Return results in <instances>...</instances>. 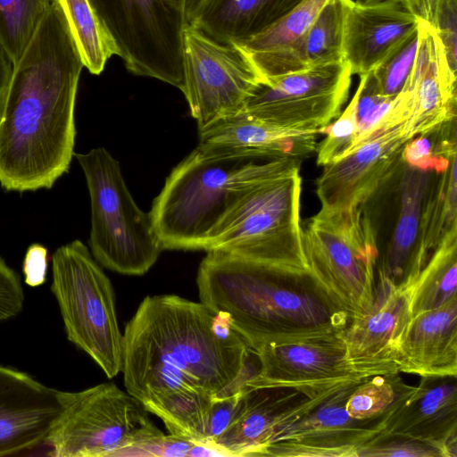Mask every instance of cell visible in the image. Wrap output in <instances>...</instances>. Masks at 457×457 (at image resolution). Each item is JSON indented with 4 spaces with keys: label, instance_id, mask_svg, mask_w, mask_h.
<instances>
[{
    "label": "cell",
    "instance_id": "1",
    "mask_svg": "<svg viewBox=\"0 0 457 457\" xmlns=\"http://www.w3.org/2000/svg\"><path fill=\"white\" fill-rule=\"evenodd\" d=\"M253 350L227 315L176 295L145 297L123 333L126 391L169 434L202 445L217 399L257 372Z\"/></svg>",
    "mask_w": 457,
    "mask_h": 457
},
{
    "label": "cell",
    "instance_id": "2",
    "mask_svg": "<svg viewBox=\"0 0 457 457\" xmlns=\"http://www.w3.org/2000/svg\"><path fill=\"white\" fill-rule=\"evenodd\" d=\"M82 58L54 1L18 62L0 102V185L49 189L74 155Z\"/></svg>",
    "mask_w": 457,
    "mask_h": 457
},
{
    "label": "cell",
    "instance_id": "3",
    "mask_svg": "<svg viewBox=\"0 0 457 457\" xmlns=\"http://www.w3.org/2000/svg\"><path fill=\"white\" fill-rule=\"evenodd\" d=\"M206 253L196 276L200 302L227 315L253 351L339 334L349 323L307 266Z\"/></svg>",
    "mask_w": 457,
    "mask_h": 457
},
{
    "label": "cell",
    "instance_id": "4",
    "mask_svg": "<svg viewBox=\"0 0 457 457\" xmlns=\"http://www.w3.org/2000/svg\"><path fill=\"white\" fill-rule=\"evenodd\" d=\"M291 160L197 145L166 178L149 212L162 250H204L211 232L236 204Z\"/></svg>",
    "mask_w": 457,
    "mask_h": 457
},
{
    "label": "cell",
    "instance_id": "5",
    "mask_svg": "<svg viewBox=\"0 0 457 457\" xmlns=\"http://www.w3.org/2000/svg\"><path fill=\"white\" fill-rule=\"evenodd\" d=\"M60 411L46 438L52 457L147 456L164 434L142 404L112 382L57 390Z\"/></svg>",
    "mask_w": 457,
    "mask_h": 457
},
{
    "label": "cell",
    "instance_id": "6",
    "mask_svg": "<svg viewBox=\"0 0 457 457\" xmlns=\"http://www.w3.org/2000/svg\"><path fill=\"white\" fill-rule=\"evenodd\" d=\"M300 160L267 178L221 219L204 250L307 266L302 241Z\"/></svg>",
    "mask_w": 457,
    "mask_h": 457
},
{
    "label": "cell",
    "instance_id": "7",
    "mask_svg": "<svg viewBox=\"0 0 457 457\" xmlns=\"http://www.w3.org/2000/svg\"><path fill=\"white\" fill-rule=\"evenodd\" d=\"M363 207H322L302 225L307 265L334 303L351 320L371 306L379 250Z\"/></svg>",
    "mask_w": 457,
    "mask_h": 457
},
{
    "label": "cell",
    "instance_id": "8",
    "mask_svg": "<svg viewBox=\"0 0 457 457\" xmlns=\"http://www.w3.org/2000/svg\"><path fill=\"white\" fill-rule=\"evenodd\" d=\"M87 182L91 206L90 252L103 267L141 276L162 251L149 212L136 204L120 165L109 151L96 147L74 154Z\"/></svg>",
    "mask_w": 457,
    "mask_h": 457
},
{
    "label": "cell",
    "instance_id": "9",
    "mask_svg": "<svg viewBox=\"0 0 457 457\" xmlns=\"http://www.w3.org/2000/svg\"><path fill=\"white\" fill-rule=\"evenodd\" d=\"M51 292L67 339L113 378L121 371L123 334L112 285L80 240L58 247L52 256Z\"/></svg>",
    "mask_w": 457,
    "mask_h": 457
},
{
    "label": "cell",
    "instance_id": "10",
    "mask_svg": "<svg viewBox=\"0 0 457 457\" xmlns=\"http://www.w3.org/2000/svg\"><path fill=\"white\" fill-rule=\"evenodd\" d=\"M134 75L184 87L185 0H88Z\"/></svg>",
    "mask_w": 457,
    "mask_h": 457
},
{
    "label": "cell",
    "instance_id": "11",
    "mask_svg": "<svg viewBox=\"0 0 457 457\" xmlns=\"http://www.w3.org/2000/svg\"><path fill=\"white\" fill-rule=\"evenodd\" d=\"M184 94L198 130L241 112L262 80L234 43H221L193 26L184 31Z\"/></svg>",
    "mask_w": 457,
    "mask_h": 457
},
{
    "label": "cell",
    "instance_id": "12",
    "mask_svg": "<svg viewBox=\"0 0 457 457\" xmlns=\"http://www.w3.org/2000/svg\"><path fill=\"white\" fill-rule=\"evenodd\" d=\"M352 76L343 60L271 78L254 87L242 111L277 125L324 134L342 112Z\"/></svg>",
    "mask_w": 457,
    "mask_h": 457
},
{
    "label": "cell",
    "instance_id": "13",
    "mask_svg": "<svg viewBox=\"0 0 457 457\" xmlns=\"http://www.w3.org/2000/svg\"><path fill=\"white\" fill-rule=\"evenodd\" d=\"M340 333L261 346L254 351L258 370L244 385L289 387L315 398L363 382L370 378L347 360Z\"/></svg>",
    "mask_w": 457,
    "mask_h": 457
},
{
    "label": "cell",
    "instance_id": "14",
    "mask_svg": "<svg viewBox=\"0 0 457 457\" xmlns=\"http://www.w3.org/2000/svg\"><path fill=\"white\" fill-rule=\"evenodd\" d=\"M360 384L335 392L281 430L263 455L361 456L368 445L386 440L382 432L385 412L372 419L358 420L346 411V401Z\"/></svg>",
    "mask_w": 457,
    "mask_h": 457
},
{
    "label": "cell",
    "instance_id": "15",
    "mask_svg": "<svg viewBox=\"0 0 457 457\" xmlns=\"http://www.w3.org/2000/svg\"><path fill=\"white\" fill-rule=\"evenodd\" d=\"M414 284L395 285L378 280L370 309L351 320L340 333L347 360L368 378L398 374L394 355L412 319L411 297Z\"/></svg>",
    "mask_w": 457,
    "mask_h": 457
},
{
    "label": "cell",
    "instance_id": "16",
    "mask_svg": "<svg viewBox=\"0 0 457 457\" xmlns=\"http://www.w3.org/2000/svg\"><path fill=\"white\" fill-rule=\"evenodd\" d=\"M410 140L403 122L360 144L340 160L323 166L316 180L322 207H363L401 165V152Z\"/></svg>",
    "mask_w": 457,
    "mask_h": 457
},
{
    "label": "cell",
    "instance_id": "17",
    "mask_svg": "<svg viewBox=\"0 0 457 457\" xmlns=\"http://www.w3.org/2000/svg\"><path fill=\"white\" fill-rule=\"evenodd\" d=\"M237 412L209 445L223 456H263L278 434L312 411L332 394L311 398L289 387L244 385ZM342 389V388H341Z\"/></svg>",
    "mask_w": 457,
    "mask_h": 457
},
{
    "label": "cell",
    "instance_id": "18",
    "mask_svg": "<svg viewBox=\"0 0 457 457\" xmlns=\"http://www.w3.org/2000/svg\"><path fill=\"white\" fill-rule=\"evenodd\" d=\"M382 432L386 439L425 443L441 457L457 456L456 377L421 378L417 386H405L385 411Z\"/></svg>",
    "mask_w": 457,
    "mask_h": 457
},
{
    "label": "cell",
    "instance_id": "19",
    "mask_svg": "<svg viewBox=\"0 0 457 457\" xmlns=\"http://www.w3.org/2000/svg\"><path fill=\"white\" fill-rule=\"evenodd\" d=\"M420 20L405 0H350L345 16L343 60L353 75L372 71L417 29Z\"/></svg>",
    "mask_w": 457,
    "mask_h": 457
},
{
    "label": "cell",
    "instance_id": "20",
    "mask_svg": "<svg viewBox=\"0 0 457 457\" xmlns=\"http://www.w3.org/2000/svg\"><path fill=\"white\" fill-rule=\"evenodd\" d=\"M59 411L56 389L24 371L0 365V456L45 445Z\"/></svg>",
    "mask_w": 457,
    "mask_h": 457
},
{
    "label": "cell",
    "instance_id": "21",
    "mask_svg": "<svg viewBox=\"0 0 457 457\" xmlns=\"http://www.w3.org/2000/svg\"><path fill=\"white\" fill-rule=\"evenodd\" d=\"M456 79L433 26L420 20L417 51L407 85L412 105L403 122L409 139L456 118Z\"/></svg>",
    "mask_w": 457,
    "mask_h": 457
},
{
    "label": "cell",
    "instance_id": "22",
    "mask_svg": "<svg viewBox=\"0 0 457 457\" xmlns=\"http://www.w3.org/2000/svg\"><path fill=\"white\" fill-rule=\"evenodd\" d=\"M199 145L233 150L249 156L301 160L317 149V129H302L268 122L241 111L198 130Z\"/></svg>",
    "mask_w": 457,
    "mask_h": 457
},
{
    "label": "cell",
    "instance_id": "23",
    "mask_svg": "<svg viewBox=\"0 0 457 457\" xmlns=\"http://www.w3.org/2000/svg\"><path fill=\"white\" fill-rule=\"evenodd\" d=\"M394 363L398 373L457 377V295L411 320L397 344Z\"/></svg>",
    "mask_w": 457,
    "mask_h": 457
},
{
    "label": "cell",
    "instance_id": "24",
    "mask_svg": "<svg viewBox=\"0 0 457 457\" xmlns=\"http://www.w3.org/2000/svg\"><path fill=\"white\" fill-rule=\"evenodd\" d=\"M399 207L386 253L377 265L378 280L399 285L416 281L428 258L421 249V218L434 171L402 162Z\"/></svg>",
    "mask_w": 457,
    "mask_h": 457
},
{
    "label": "cell",
    "instance_id": "25",
    "mask_svg": "<svg viewBox=\"0 0 457 457\" xmlns=\"http://www.w3.org/2000/svg\"><path fill=\"white\" fill-rule=\"evenodd\" d=\"M350 0H326L303 38L255 69L263 80L343 61L344 22Z\"/></svg>",
    "mask_w": 457,
    "mask_h": 457
},
{
    "label": "cell",
    "instance_id": "26",
    "mask_svg": "<svg viewBox=\"0 0 457 457\" xmlns=\"http://www.w3.org/2000/svg\"><path fill=\"white\" fill-rule=\"evenodd\" d=\"M304 0H206L191 25L221 43L249 38Z\"/></svg>",
    "mask_w": 457,
    "mask_h": 457
},
{
    "label": "cell",
    "instance_id": "27",
    "mask_svg": "<svg viewBox=\"0 0 457 457\" xmlns=\"http://www.w3.org/2000/svg\"><path fill=\"white\" fill-rule=\"evenodd\" d=\"M457 295V225L448 230L420 272L411 293V317Z\"/></svg>",
    "mask_w": 457,
    "mask_h": 457
},
{
    "label": "cell",
    "instance_id": "28",
    "mask_svg": "<svg viewBox=\"0 0 457 457\" xmlns=\"http://www.w3.org/2000/svg\"><path fill=\"white\" fill-rule=\"evenodd\" d=\"M355 94L358 122L355 147L378 134L404 122L410 115L412 91L407 85H404L397 96H384L378 92L370 71L360 76Z\"/></svg>",
    "mask_w": 457,
    "mask_h": 457
},
{
    "label": "cell",
    "instance_id": "29",
    "mask_svg": "<svg viewBox=\"0 0 457 457\" xmlns=\"http://www.w3.org/2000/svg\"><path fill=\"white\" fill-rule=\"evenodd\" d=\"M326 0H304L263 31L232 42L248 56L254 67L295 46L305 35Z\"/></svg>",
    "mask_w": 457,
    "mask_h": 457
},
{
    "label": "cell",
    "instance_id": "30",
    "mask_svg": "<svg viewBox=\"0 0 457 457\" xmlns=\"http://www.w3.org/2000/svg\"><path fill=\"white\" fill-rule=\"evenodd\" d=\"M62 9L80 53L84 67L99 75L116 47L88 0H54Z\"/></svg>",
    "mask_w": 457,
    "mask_h": 457
},
{
    "label": "cell",
    "instance_id": "31",
    "mask_svg": "<svg viewBox=\"0 0 457 457\" xmlns=\"http://www.w3.org/2000/svg\"><path fill=\"white\" fill-rule=\"evenodd\" d=\"M54 0H0V42L12 65L20 60Z\"/></svg>",
    "mask_w": 457,
    "mask_h": 457
},
{
    "label": "cell",
    "instance_id": "32",
    "mask_svg": "<svg viewBox=\"0 0 457 457\" xmlns=\"http://www.w3.org/2000/svg\"><path fill=\"white\" fill-rule=\"evenodd\" d=\"M455 120L413 137L401 152L403 163L420 170L445 172L456 158Z\"/></svg>",
    "mask_w": 457,
    "mask_h": 457
},
{
    "label": "cell",
    "instance_id": "33",
    "mask_svg": "<svg viewBox=\"0 0 457 457\" xmlns=\"http://www.w3.org/2000/svg\"><path fill=\"white\" fill-rule=\"evenodd\" d=\"M396 375H377L361 382L346 401L349 415L368 420L383 414L406 386Z\"/></svg>",
    "mask_w": 457,
    "mask_h": 457
},
{
    "label": "cell",
    "instance_id": "34",
    "mask_svg": "<svg viewBox=\"0 0 457 457\" xmlns=\"http://www.w3.org/2000/svg\"><path fill=\"white\" fill-rule=\"evenodd\" d=\"M418 44V29L397 46L371 72L378 92L395 96L411 71Z\"/></svg>",
    "mask_w": 457,
    "mask_h": 457
},
{
    "label": "cell",
    "instance_id": "35",
    "mask_svg": "<svg viewBox=\"0 0 457 457\" xmlns=\"http://www.w3.org/2000/svg\"><path fill=\"white\" fill-rule=\"evenodd\" d=\"M356 103L357 96L354 93L345 109L325 129L326 137L316 149L318 165L335 162L355 147L358 137Z\"/></svg>",
    "mask_w": 457,
    "mask_h": 457
},
{
    "label": "cell",
    "instance_id": "36",
    "mask_svg": "<svg viewBox=\"0 0 457 457\" xmlns=\"http://www.w3.org/2000/svg\"><path fill=\"white\" fill-rule=\"evenodd\" d=\"M431 25L443 46L450 70L457 71V0H436Z\"/></svg>",
    "mask_w": 457,
    "mask_h": 457
},
{
    "label": "cell",
    "instance_id": "37",
    "mask_svg": "<svg viewBox=\"0 0 457 457\" xmlns=\"http://www.w3.org/2000/svg\"><path fill=\"white\" fill-rule=\"evenodd\" d=\"M24 299L19 274L0 257V324L21 312Z\"/></svg>",
    "mask_w": 457,
    "mask_h": 457
},
{
    "label": "cell",
    "instance_id": "38",
    "mask_svg": "<svg viewBox=\"0 0 457 457\" xmlns=\"http://www.w3.org/2000/svg\"><path fill=\"white\" fill-rule=\"evenodd\" d=\"M241 395L240 386L237 390L213 402L206 416L202 445H209L228 428L237 412Z\"/></svg>",
    "mask_w": 457,
    "mask_h": 457
},
{
    "label": "cell",
    "instance_id": "39",
    "mask_svg": "<svg viewBox=\"0 0 457 457\" xmlns=\"http://www.w3.org/2000/svg\"><path fill=\"white\" fill-rule=\"evenodd\" d=\"M361 456L430 457L441 455L436 449L422 442L405 438H389L368 445L363 449Z\"/></svg>",
    "mask_w": 457,
    "mask_h": 457
},
{
    "label": "cell",
    "instance_id": "40",
    "mask_svg": "<svg viewBox=\"0 0 457 457\" xmlns=\"http://www.w3.org/2000/svg\"><path fill=\"white\" fill-rule=\"evenodd\" d=\"M47 255V249L42 245L33 244L29 246L22 264L25 284L36 287L46 282Z\"/></svg>",
    "mask_w": 457,
    "mask_h": 457
},
{
    "label": "cell",
    "instance_id": "41",
    "mask_svg": "<svg viewBox=\"0 0 457 457\" xmlns=\"http://www.w3.org/2000/svg\"><path fill=\"white\" fill-rule=\"evenodd\" d=\"M413 13L420 20L432 23L436 0H405Z\"/></svg>",
    "mask_w": 457,
    "mask_h": 457
},
{
    "label": "cell",
    "instance_id": "42",
    "mask_svg": "<svg viewBox=\"0 0 457 457\" xmlns=\"http://www.w3.org/2000/svg\"><path fill=\"white\" fill-rule=\"evenodd\" d=\"M12 71V62L0 42V102L9 83Z\"/></svg>",
    "mask_w": 457,
    "mask_h": 457
},
{
    "label": "cell",
    "instance_id": "43",
    "mask_svg": "<svg viewBox=\"0 0 457 457\" xmlns=\"http://www.w3.org/2000/svg\"><path fill=\"white\" fill-rule=\"evenodd\" d=\"M206 0H185V19L187 26H191L202 6L204 4Z\"/></svg>",
    "mask_w": 457,
    "mask_h": 457
},
{
    "label": "cell",
    "instance_id": "44",
    "mask_svg": "<svg viewBox=\"0 0 457 457\" xmlns=\"http://www.w3.org/2000/svg\"><path fill=\"white\" fill-rule=\"evenodd\" d=\"M357 2H360V3H374V2H378V1H382V0H355Z\"/></svg>",
    "mask_w": 457,
    "mask_h": 457
}]
</instances>
